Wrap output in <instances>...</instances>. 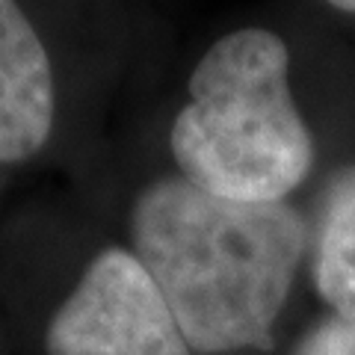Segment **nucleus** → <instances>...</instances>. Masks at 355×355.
<instances>
[{
  "mask_svg": "<svg viewBox=\"0 0 355 355\" xmlns=\"http://www.w3.org/2000/svg\"><path fill=\"white\" fill-rule=\"evenodd\" d=\"M130 246L196 352L270 349L305 254V222L287 202H231L178 175L137 196Z\"/></svg>",
  "mask_w": 355,
  "mask_h": 355,
  "instance_id": "obj_1",
  "label": "nucleus"
},
{
  "mask_svg": "<svg viewBox=\"0 0 355 355\" xmlns=\"http://www.w3.org/2000/svg\"><path fill=\"white\" fill-rule=\"evenodd\" d=\"M287 71V44L270 30H234L210 44L169 133L184 181L252 205L284 202L305 181L314 142Z\"/></svg>",
  "mask_w": 355,
  "mask_h": 355,
  "instance_id": "obj_2",
  "label": "nucleus"
},
{
  "mask_svg": "<svg viewBox=\"0 0 355 355\" xmlns=\"http://www.w3.org/2000/svg\"><path fill=\"white\" fill-rule=\"evenodd\" d=\"M48 355H193L184 329L133 252L104 249L57 308Z\"/></svg>",
  "mask_w": 355,
  "mask_h": 355,
  "instance_id": "obj_3",
  "label": "nucleus"
},
{
  "mask_svg": "<svg viewBox=\"0 0 355 355\" xmlns=\"http://www.w3.org/2000/svg\"><path fill=\"white\" fill-rule=\"evenodd\" d=\"M53 128L48 51L15 0H0V163L33 157Z\"/></svg>",
  "mask_w": 355,
  "mask_h": 355,
  "instance_id": "obj_4",
  "label": "nucleus"
},
{
  "mask_svg": "<svg viewBox=\"0 0 355 355\" xmlns=\"http://www.w3.org/2000/svg\"><path fill=\"white\" fill-rule=\"evenodd\" d=\"M314 287L335 317L355 320V166L323 196L314 243Z\"/></svg>",
  "mask_w": 355,
  "mask_h": 355,
  "instance_id": "obj_5",
  "label": "nucleus"
},
{
  "mask_svg": "<svg viewBox=\"0 0 355 355\" xmlns=\"http://www.w3.org/2000/svg\"><path fill=\"white\" fill-rule=\"evenodd\" d=\"M293 355H355V320L329 314L296 343Z\"/></svg>",
  "mask_w": 355,
  "mask_h": 355,
  "instance_id": "obj_6",
  "label": "nucleus"
},
{
  "mask_svg": "<svg viewBox=\"0 0 355 355\" xmlns=\"http://www.w3.org/2000/svg\"><path fill=\"white\" fill-rule=\"evenodd\" d=\"M326 3L340 9V12H355V0H326Z\"/></svg>",
  "mask_w": 355,
  "mask_h": 355,
  "instance_id": "obj_7",
  "label": "nucleus"
}]
</instances>
